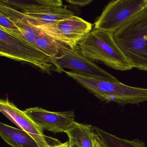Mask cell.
Wrapping results in <instances>:
<instances>
[{
  "mask_svg": "<svg viewBox=\"0 0 147 147\" xmlns=\"http://www.w3.org/2000/svg\"><path fill=\"white\" fill-rule=\"evenodd\" d=\"M113 37L132 68L147 72V8L116 31Z\"/></svg>",
  "mask_w": 147,
  "mask_h": 147,
  "instance_id": "obj_1",
  "label": "cell"
},
{
  "mask_svg": "<svg viewBox=\"0 0 147 147\" xmlns=\"http://www.w3.org/2000/svg\"><path fill=\"white\" fill-rule=\"evenodd\" d=\"M76 48L92 61L100 62L113 69L127 71L133 68L112 32L94 29L78 42Z\"/></svg>",
  "mask_w": 147,
  "mask_h": 147,
  "instance_id": "obj_2",
  "label": "cell"
},
{
  "mask_svg": "<svg viewBox=\"0 0 147 147\" xmlns=\"http://www.w3.org/2000/svg\"><path fill=\"white\" fill-rule=\"evenodd\" d=\"M63 72L103 102H115L123 106L127 104L139 105L147 101V88L91 78L73 71L63 70Z\"/></svg>",
  "mask_w": 147,
  "mask_h": 147,
  "instance_id": "obj_3",
  "label": "cell"
},
{
  "mask_svg": "<svg viewBox=\"0 0 147 147\" xmlns=\"http://www.w3.org/2000/svg\"><path fill=\"white\" fill-rule=\"evenodd\" d=\"M0 55L30 63L49 74H51V71H56L52 57L1 29H0Z\"/></svg>",
  "mask_w": 147,
  "mask_h": 147,
  "instance_id": "obj_4",
  "label": "cell"
},
{
  "mask_svg": "<svg viewBox=\"0 0 147 147\" xmlns=\"http://www.w3.org/2000/svg\"><path fill=\"white\" fill-rule=\"evenodd\" d=\"M58 43L59 55L52 57L57 72L61 73L63 72V69H69L87 77L113 82H119L116 77L84 56L76 48L74 50L63 44Z\"/></svg>",
  "mask_w": 147,
  "mask_h": 147,
  "instance_id": "obj_5",
  "label": "cell"
},
{
  "mask_svg": "<svg viewBox=\"0 0 147 147\" xmlns=\"http://www.w3.org/2000/svg\"><path fill=\"white\" fill-rule=\"evenodd\" d=\"M146 8L147 0L112 1L95 21L94 29L113 33Z\"/></svg>",
  "mask_w": 147,
  "mask_h": 147,
  "instance_id": "obj_6",
  "label": "cell"
},
{
  "mask_svg": "<svg viewBox=\"0 0 147 147\" xmlns=\"http://www.w3.org/2000/svg\"><path fill=\"white\" fill-rule=\"evenodd\" d=\"M36 27L57 42L74 50L78 42L91 31L92 25L82 19L74 16L53 24Z\"/></svg>",
  "mask_w": 147,
  "mask_h": 147,
  "instance_id": "obj_7",
  "label": "cell"
},
{
  "mask_svg": "<svg viewBox=\"0 0 147 147\" xmlns=\"http://www.w3.org/2000/svg\"><path fill=\"white\" fill-rule=\"evenodd\" d=\"M24 112L43 130L54 133L65 132L75 121V114L73 111L52 112L35 107L27 108Z\"/></svg>",
  "mask_w": 147,
  "mask_h": 147,
  "instance_id": "obj_8",
  "label": "cell"
},
{
  "mask_svg": "<svg viewBox=\"0 0 147 147\" xmlns=\"http://www.w3.org/2000/svg\"><path fill=\"white\" fill-rule=\"evenodd\" d=\"M0 111L9 120L32 137L39 147H51L44 134L43 130L38 126L24 111L19 109L7 98L0 101Z\"/></svg>",
  "mask_w": 147,
  "mask_h": 147,
  "instance_id": "obj_9",
  "label": "cell"
},
{
  "mask_svg": "<svg viewBox=\"0 0 147 147\" xmlns=\"http://www.w3.org/2000/svg\"><path fill=\"white\" fill-rule=\"evenodd\" d=\"M23 13L30 23L35 27L53 24L74 16L72 11L63 6L48 7Z\"/></svg>",
  "mask_w": 147,
  "mask_h": 147,
  "instance_id": "obj_10",
  "label": "cell"
},
{
  "mask_svg": "<svg viewBox=\"0 0 147 147\" xmlns=\"http://www.w3.org/2000/svg\"><path fill=\"white\" fill-rule=\"evenodd\" d=\"M0 13L8 17L18 26L26 42L35 47V42L39 29L32 25L22 12L18 11L1 0Z\"/></svg>",
  "mask_w": 147,
  "mask_h": 147,
  "instance_id": "obj_11",
  "label": "cell"
},
{
  "mask_svg": "<svg viewBox=\"0 0 147 147\" xmlns=\"http://www.w3.org/2000/svg\"><path fill=\"white\" fill-rule=\"evenodd\" d=\"M0 136L13 147H39L35 139L21 129L0 123Z\"/></svg>",
  "mask_w": 147,
  "mask_h": 147,
  "instance_id": "obj_12",
  "label": "cell"
},
{
  "mask_svg": "<svg viewBox=\"0 0 147 147\" xmlns=\"http://www.w3.org/2000/svg\"><path fill=\"white\" fill-rule=\"evenodd\" d=\"M94 130L93 126L74 121L65 133L69 145L76 144L80 147H93Z\"/></svg>",
  "mask_w": 147,
  "mask_h": 147,
  "instance_id": "obj_13",
  "label": "cell"
},
{
  "mask_svg": "<svg viewBox=\"0 0 147 147\" xmlns=\"http://www.w3.org/2000/svg\"><path fill=\"white\" fill-rule=\"evenodd\" d=\"M2 2L15 9H20L22 12L32 11L51 7L63 6L60 0H32V1H8L1 0Z\"/></svg>",
  "mask_w": 147,
  "mask_h": 147,
  "instance_id": "obj_14",
  "label": "cell"
},
{
  "mask_svg": "<svg viewBox=\"0 0 147 147\" xmlns=\"http://www.w3.org/2000/svg\"><path fill=\"white\" fill-rule=\"evenodd\" d=\"M94 129L108 147H146L145 144L139 139L129 140L120 138L115 135L93 126Z\"/></svg>",
  "mask_w": 147,
  "mask_h": 147,
  "instance_id": "obj_15",
  "label": "cell"
},
{
  "mask_svg": "<svg viewBox=\"0 0 147 147\" xmlns=\"http://www.w3.org/2000/svg\"><path fill=\"white\" fill-rule=\"evenodd\" d=\"M39 30L35 42V47L49 57L58 56L59 54L58 42L44 32Z\"/></svg>",
  "mask_w": 147,
  "mask_h": 147,
  "instance_id": "obj_16",
  "label": "cell"
},
{
  "mask_svg": "<svg viewBox=\"0 0 147 147\" xmlns=\"http://www.w3.org/2000/svg\"><path fill=\"white\" fill-rule=\"evenodd\" d=\"M0 29L13 36L26 41L25 38L15 24L6 15L0 13Z\"/></svg>",
  "mask_w": 147,
  "mask_h": 147,
  "instance_id": "obj_17",
  "label": "cell"
},
{
  "mask_svg": "<svg viewBox=\"0 0 147 147\" xmlns=\"http://www.w3.org/2000/svg\"><path fill=\"white\" fill-rule=\"evenodd\" d=\"M66 1L72 5L82 7L89 5L93 1L92 0H67Z\"/></svg>",
  "mask_w": 147,
  "mask_h": 147,
  "instance_id": "obj_18",
  "label": "cell"
},
{
  "mask_svg": "<svg viewBox=\"0 0 147 147\" xmlns=\"http://www.w3.org/2000/svg\"><path fill=\"white\" fill-rule=\"evenodd\" d=\"M93 147H108L105 142L95 132L94 136Z\"/></svg>",
  "mask_w": 147,
  "mask_h": 147,
  "instance_id": "obj_19",
  "label": "cell"
},
{
  "mask_svg": "<svg viewBox=\"0 0 147 147\" xmlns=\"http://www.w3.org/2000/svg\"><path fill=\"white\" fill-rule=\"evenodd\" d=\"M51 147H69V143L68 141V142H65L63 143L59 144L57 145H54V146H51Z\"/></svg>",
  "mask_w": 147,
  "mask_h": 147,
  "instance_id": "obj_20",
  "label": "cell"
},
{
  "mask_svg": "<svg viewBox=\"0 0 147 147\" xmlns=\"http://www.w3.org/2000/svg\"><path fill=\"white\" fill-rule=\"evenodd\" d=\"M69 147H80L76 144H73V145H69Z\"/></svg>",
  "mask_w": 147,
  "mask_h": 147,
  "instance_id": "obj_21",
  "label": "cell"
}]
</instances>
